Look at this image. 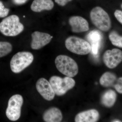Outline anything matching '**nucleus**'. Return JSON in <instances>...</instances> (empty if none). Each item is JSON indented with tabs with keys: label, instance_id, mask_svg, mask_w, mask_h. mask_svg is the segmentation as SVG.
<instances>
[{
	"label": "nucleus",
	"instance_id": "nucleus-25",
	"mask_svg": "<svg viewBox=\"0 0 122 122\" xmlns=\"http://www.w3.org/2000/svg\"><path fill=\"white\" fill-rule=\"evenodd\" d=\"M113 122H121V121H120V120H113Z\"/></svg>",
	"mask_w": 122,
	"mask_h": 122
},
{
	"label": "nucleus",
	"instance_id": "nucleus-13",
	"mask_svg": "<svg viewBox=\"0 0 122 122\" xmlns=\"http://www.w3.org/2000/svg\"><path fill=\"white\" fill-rule=\"evenodd\" d=\"M87 39L91 46V52L94 55H97L102 39V35L97 30H93L91 31L87 35Z\"/></svg>",
	"mask_w": 122,
	"mask_h": 122
},
{
	"label": "nucleus",
	"instance_id": "nucleus-19",
	"mask_svg": "<svg viewBox=\"0 0 122 122\" xmlns=\"http://www.w3.org/2000/svg\"><path fill=\"white\" fill-rule=\"evenodd\" d=\"M12 50V46L7 42L0 41V58L6 56Z\"/></svg>",
	"mask_w": 122,
	"mask_h": 122
},
{
	"label": "nucleus",
	"instance_id": "nucleus-1",
	"mask_svg": "<svg viewBox=\"0 0 122 122\" xmlns=\"http://www.w3.org/2000/svg\"><path fill=\"white\" fill-rule=\"evenodd\" d=\"M24 30V25L16 15L9 16L0 23V32L5 36H15L22 32Z\"/></svg>",
	"mask_w": 122,
	"mask_h": 122
},
{
	"label": "nucleus",
	"instance_id": "nucleus-15",
	"mask_svg": "<svg viewBox=\"0 0 122 122\" xmlns=\"http://www.w3.org/2000/svg\"><path fill=\"white\" fill-rule=\"evenodd\" d=\"M54 6L52 0H34L30 8L32 11L36 12H40L43 10H51Z\"/></svg>",
	"mask_w": 122,
	"mask_h": 122
},
{
	"label": "nucleus",
	"instance_id": "nucleus-7",
	"mask_svg": "<svg viewBox=\"0 0 122 122\" xmlns=\"http://www.w3.org/2000/svg\"><path fill=\"white\" fill-rule=\"evenodd\" d=\"M23 101L22 96L19 94L14 95L10 99L6 111V116L10 120L15 121L20 118Z\"/></svg>",
	"mask_w": 122,
	"mask_h": 122
},
{
	"label": "nucleus",
	"instance_id": "nucleus-21",
	"mask_svg": "<svg viewBox=\"0 0 122 122\" xmlns=\"http://www.w3.org/2000/svg\"><path fill=\"white\" fill-rule=\"evenodd\" d=\"M114 87L118 93L122 94V77L118 79L117 83Z\"/></svg>",
	"mask_w": 122,
	"mask_h": 122
},
{
	"label": "nucleus",
	"instance_id": "nucleus-11",
	"mask_svg": "<svg viewBox=\"0 0 122 122\" xmlns=\"http://www.w3.org/2000/svg\"><path fill=\"white\" fill-rule=\"evenodd\" d=\"M69 22L73 32H83L88 31L89 29L87 21L82 17L72 16L70 18Z\"/></svg>",
	"mask_w": 122,
	"mask_h": 122
},
{
	"label": "nucleus",
	"instance_id": "nucleus-23",
	"mask_svg": "<svg viewBox=\"0 0 122 122\" xmlns=\"http://www.w3.org/2000/svg\"><path fill=\"white\" fill-rule=\"evenodd\" d=\"M72 0H55V1L59 5L64 6L68 2L71 1Z\"/></svg>",
	"mask_w": 122,
	"mask_h": 122
},
{
	"label": "nucleus",
	"instance_id": "nucleus-10",
	"mask_svg": "<svg viewBox=\"0 0 122 122\" xmlns=\"http://www.w3.org/2000/svg\"><path fill=\"white\" fill-rule=\"evenodd\" d=\"M31 47L34 50H38L49 43L53 37L49 34L35 31L32 34Z\"/></svg>",
	"mask_w": 122,
	"mask_h": 122
},
{
	"label": "nucleus",
	"instance_id": "nucleus-14",
	"mask_svg": "<svg viewBox=\"0 0 122 122\" xmlns=\"http://www.w3.org/2000/svg\"><path fill=\"white\" fill-rule=\"evenodd\" d=\"M43 118L46 122H61L62 119V114L58 108L51 107L44 112Z\"/></svg>",
	"mask_w": 122,
	"mask_h": 122
},
{
	"label": "nucleus",
	"instance_id": "nucleus-20",
	"mask_svg": "<svg viewBox=\"0 0 122 122\" xmlns=\"http://www.w3.org/2000/svg\"><path fill=\"white\" fill-rule=\"evenodd\" d=\"M10 10L5 8L3 3L0 1V18L7 16L9 13Z\"/></svg>",
	"mask_w": 122,
	"mask_h": 122
},
{
	"label": "nucleus",
	"instance_id": "nucleus-24",
	"mask_svg": "<svg viewBox=\"0 0 122 122\" xmlns=\"http://www.w3.org/2000/svg\"><path fill=\"white\" fill-rule=\"evenodd\" d=\"M28 0H12L14 4L15 5H21L25 4Z\"/></svg>",
	"mask_w": 122,
	"mask_h": 122
},
{
	"label": "nucleus",
	"instance_id": "nucleus-3",
	"mask_svg": "<svg viewBox=\"0 0 122 122\" xmlns=\"http://www.w3.org/2000/svg\"><path fill=\"white\" fill-rule=\"evenodd\" d=\"M90 17L92 23L100 30L106 32L111 28L110 18L107 13L101 7H96L92 9Z\"/></svg>",
	"mask_w": 122,
	"mask_h": 122
},
{
	"label": "nucleus",
	"instance_id": "nucleus-5",
	"mask_svg": "<svg viewBox=\"0 0 122 122\" xmlns=\"http://www.w3.org/2000/svg\"><path fill=\"white\" fill-rule=\"evenodd\" d=\"M33 60V55L30 52L17 53L14 55L10 61L11 70L15 73H20L30 65Z\"/></svg>",
	"mask_w": 122,
	"mask_h": 122
},
{
	"label": "nucleus",
	"instance_id": "nucleus-16",
	"mask_svg": "<svg viewBox=\"0 0 122 122\" xmlns=\"http://www.w3.org/2000/svg\"><path fill=\"white\" fill-rule=\"evenodd\" d=\"M117 79L115 75L113 73L107 72L101 76L100 79V83L103 87H114L117 83Z\"/></svg>",
	"mask_w": 122,
	"mask_h": 122
},
{
	"label": "nucleus",
	"instance_id": "nucleus-18",
	"mask_svg": "<svg viewBox=\"0 0 122 122\" xmlns=\"http://www.w3.org/2000/svg\"><path fill=\"white\" fill-rule=\"evenodd\" d=\"M109 38L113 45L122 48V36L118 34L116 31H113L110 33Z\"/></svg>",
	"mask_w": 122,
	"mask_h": 122
},
{
	"label": "nucleus",
	"instance_id": "nucleus-9",
	"mask_svg": "<svg viewBox=\"0 0 122 122\" xmlns=\"http://www.w3.org/2000/svg\"><path fill=\"white\" fill-rule=\"evenodd\" d=\"M36 88L46 100L51 101L54 98L55 93L49 82L46 79L41 78L38 79L36 83Z\"/></svg>",
	"mask_w": 122,
	"mask_h": 122
},
{
	"label": "nucleus",
	"instance_id": "nucleus-26",
	"mask_svg": "<svg viewBox=\"0 0 122 122\" xmlns=\"http://www.w3.org/2000/svg\"><path fill=\"white\" fill-rule=\"evenodd\" d=\"M121 7H122V5H121Z\"/></svg>",
	"mask_w": 122,
	"mask_h": 122
},
{
	"label": "nucleus",
	"instance_id": "nucleus-8",
	"mask_svg": "<svg viewBox=\"0 0 122 122\" xmlns=\"http://www.w3.org/2000/svg\"><path fill=\"white\" fill-rule=\"evenodd\" d=\"M103 59L108 68L114 69L122 61V51L117 49L107 50L103 54Z\"/></svg>",
	"mask_w": 122,
	"mask_h": 122
},
{
	"label": "nucleus",
	"instance_id": "nucleus-4",
	"mask_svg": "<svg viewBox=\"0 0 122 122\" xmlns=\"http://www.w3.org/2000/svg\"><path fill=\"white\" fill-rule=\"evenodd\" d=\"M65 43L66 49L76 54L85 55L92 51L91 46L88 42L77 37H69L66 39Z\"/></svg>",
	"mask_w": 122,
	"mask_h": 122
},
{
	"label": "nucleus",
	"instance_id": "nucleus-6",
	"mask_svg": "<svg viewBox=\"0 0 122 122\" xmlns=\"http://www.w3.org/2000/svg\"><path fill=\"white\" fill-rule=\"evenodd\" d=\"M49 82L55 94L58 96L64 95L75 85L74 79L68 76L62 78L59 76H53L50 79Z\"/></svg>",
	"mask_w": 122,
	"mask_h": 122
},
{
	"label": "nucleus",
	"instance_id": "nucleus-22",
	"mask_svg": "<svg viewBox=\"0 0 122 122\" xmlns=\"http://www.w3.org/2000/svg\"><path fill=\"white\" fill-rule=\"evenodd\" d=\"M114 15L118 21L122 24V11L119 10H116L114 12Z\"/></svg>",
	"mask_w": 122,
	"mask_h": 122
},
{
	"label": "nucleus",
	"instance_id": "nucleus-12",
	"mask_svg": "<svg viewBox=\"0 0 122 122\" xmlns=\"http://www.w3.org/2000/svg\"><path fill=\"white\" fill-rule=\"evenodd\" d=\"M99 114L97 111L91 109L79 113L76 116V122H95L99 118Z\"/></svg>",
	"mask_w": 122,
	"mask_h": 122
},
{
	"label": "nucleus",
	"instance_id": "nucleus-17",
	"mask_svg": "<svg viewBox=\"0 0 122 122\" xmlns=\"http://www.w3.org/2000/svg\"><path fill=\"white\" fill-rule=\"evenodd\" d=\"M116 95L115 92L113 90H109L105 92L102 96L101 102L102 103L107 107L113 106L116 100Z\"/></svg>",
	"mask_w": 122,
	"mask_h": 122
},
{
	"label": "nucleus",
	"instance_id": "nucleus-2",
	"mask_svg": "<svg viewBox=\"0 0 122 122\" xmlns=\"http://www.w3.org/2000/svg\"><path fill=\"white\" fill-rule=\"evenodd\" d=\"M56 67L59 72L66 76L73 77L78 73V66L74 60L65 55H60L55 60Z\"/></svg>",
	"mask_w": 122,
	"mask_h": 122
}]
</instances>
